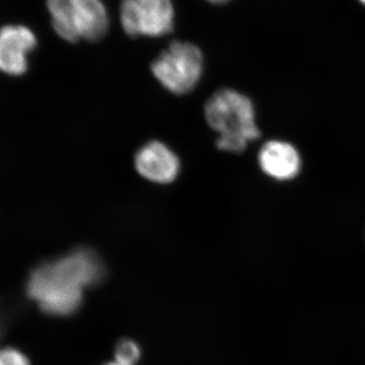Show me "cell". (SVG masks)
Listing matches in <instances>:
<instances>
[{
    "label": "cell",
    "instance_id": "6da1fadb",
    "mask_svg": "<svg viewBox=\"0 0 365 365\" xmlns=\"http://www.w3.org/2000/svg\"><path fill=\"white\" fill-rule=\"evenodd\" d=\"M105 267L95 252L78 249L35 268L26 294L44 313L66 317L78 311L86 288L104 278Z\"/></svg>",
    "mask_w": 365,
    "mask_h": 365
},
{
    "label": "cell",
    "instance_id": "7a4b0ae2",
    "mask_svg": "<svg viewBox=\"0 0 365 365\" xmlns=\"http://www.w3.org/2000/svg\"><path fill=\"white\" fill-rule=\"evenodd\" d=\"M206 121L217 133L216 146L242 153L260 136L253 103L239 91L225 88L213 93L204 108Z\"/></svg>",
    "mask_w": 365,
    "mask_h": 365
},
{
    "label": "cell",
    "instance_id": "3957f363",
    "mask_svg": "<svg viewBox=\"0 0 365 365\" xmlns=\"http://www.w3.org/2000/svg\"><path fill=\"white\" fill-rule=\"evenodd\" d=\"M53 29L67 42L98 41L107 34L109 16L102 0H47Z\"/></svg>",
    "mask_w": 365,
    "mask_h": 365
},
{
    "label": "cell",
    "instance_id": "277c9868",
    "mask_svg": "<svg viewBox=\"0 0 365 365\" xmlns=\"http://www.w3.org/2000/svg\"><path fill=\"white\" fill-rule=\"evenodd\" d=\"M151 71L160 85L175 95L193 91L203 73V54L189 42H173L151 64Z\"/></svg>",
    "mask_w": 365,
    "mask_h": 365
},
{
    "label": "cell",
    "instance_id": "5b68a950",
    "mask_svg": "<svg viewBox=\"0 0 365 365\" xmlns=\"http://www.w3.org/2000/svg\"><path fill=\"white\" fill-rule=\"evenodd\" d=\"M120 20L130 37H162L172 32L174 6L172 0H122Z\"/></svg>",
    "mask_w": 365,
    "mask_h": 365
},
{
    "label": "cell",
    "instance_id": "8992f818",
    "mask_svg": "<svg viewBox=\"0 0 365 365\" xmlns=\"http://www.w3.org/2000/svg\"><path fill=\"white\" fill-rule=\"evenodd\" d=\"M134 165L141 177L160 185L174 182L181 169L176 153L160 141H150L139 148Z\"/></svg>",
    "mask_w": 365,
    "mask_h": 365
},
{
    "label": "cell",
    "instance_id": "52a82bcc",
    "mask_svg": "<svg viewBox=\"0 0 365 365\" xmlns=\"http://www.w3.org/2000/svg\"><path fill=\"white\" fill-rule=\"evenodd\" d=\"M37 44L35 34L24 26H6L0 30V71L21 76L28 68L29 53Z\"/></svg>",
    "mask_w": 365,
    "mask_h": 365
},
{
    "label": "cell",
    "instance_id": "ba28073f",
    "mask_svg": "<svg viewBox=\"0 0 365 365\" xmlns=\"http://www.w3.org/2000/svg\"><path fill=\"white\" fill-rule=\"evenodd\" d=\"M259 165L267 176L278 181H287L299 175L302 160L299 151L292 144L272 140L261 148Z\"/></svg>",
    "mask_w": 365,
    "mask_h": 365
},
{
    "label": "cell",
    "instance_id": "9c48e42d",
    "mask_svg": "<svg viewBox=\"0 0 365 365\" xmlns=\"http://www.w3.org/2000/svg\"><path fill=\"white\" fill-rule=\"evenodd\" d=\"M115 357L118 364L122 365H135L140 357V348L132 340H122L118 343L115 350Z\"/></svg>",
    "mask_w": 365,
    "mask_h": 365
},
{
    "label": "cell",
    "instance_id": "30bf717a",
    "mask_svg": "<svg viewBox=\"0 0 365 365\" xmlns=\"http://www.w3.org/2000/svg\"><path fill=\"white\" fill-rule=\"evenodd\" d=\"M0 365H31L30 360L20 350L13 347L0 349Z\"/></svg>",
    "mask_w": 365,
    "mask_h": 365
},
{
    "label": "cell",
    "instance_id": "8fae6325",
    "mask_svg": "<svg viewBox=\"0 0 365 365\" xmlns=\"http://www.w3.org/2000/svg\"><path fill=\"white\" fill-rule=\"evenodd\" d=\"M207 1L211 2V4H227V2L230 1V0H207Z\"/></svg>",
    "mask_w": 365,
    "mask_h": 365
},
{
    "label": "cell",
    "instance_id": "7c38bea8",
    "mask_svg": "<svg viewBox=\"0 0 365 365\" xmlns=\"http://www.w3.org/2000/svg\"><path fill=\"white\" fill-rule=\"evenodd\" d=\"M106 365H122V364H118L117 361H114V362H111V364H106Z\"/></svg>",
    "mask_w": 365,
    "mask_h": 365
},
{
    "label": "cell",
    "instance_id": "4fadbf2b",
    "mask_svg": "<svg viewBox=\"0 0 365 365\" xmlns=\"http://www.w3.org/2000/svg\"><path fill=\"white\" fill-rule=\"evenodd\" d=\"M360 2H361L362 4H364L365 6V0H359Z\"/></svg>",
    "mask_w": 365,
    "mask_h": 365
}]
</instances>
